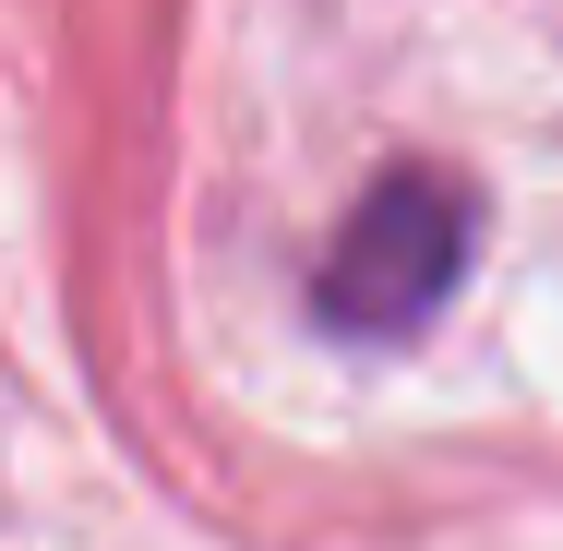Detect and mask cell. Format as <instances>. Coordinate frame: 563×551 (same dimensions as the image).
I'll use <instances>...</instances> for the list:
<instances>
[{"instance_id": "obj_1", "label": "cell", "mask_w": 563, "mask_h": 551, "mask_svg": "<svg viewBox=\"0 0 563 551\" xmlns=\"http://www.w3.org/2000/svg\"><path fill=\"white\" fill-rule=\"evenodd\" d=\"M455 264H467V192L432 180V168H396V180H372V192L347 205L312 300H324V324H347V335H408L420 312H444Z\"/></svg>"}]
</instances>
